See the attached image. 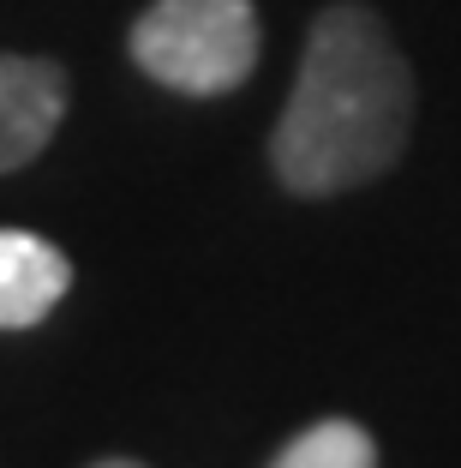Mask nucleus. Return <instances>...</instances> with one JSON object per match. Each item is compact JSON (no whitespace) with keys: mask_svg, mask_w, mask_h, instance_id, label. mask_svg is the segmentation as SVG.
<instances>
[{"mask_svg":"<svg viewBox=\"0 0 461 468\" xmlns=\"http://www.w3.org/2000/svg\"><path fill=\"white\" fill-rule=\"evenodd\" d=\"M132 60L180 97H228L258 67V13L252 0H150Z\"/></svg>","mask_w":461,"mask_h":468,"instance_id":"obj_2","label":"nucleus"},{"mask_svg":"<svg viewBox=\"0 0 461 468\" xmlns=\"http://www.w3.org/2000/svg\"><path fill=\"white\" fill-rule=\"evenodd\" d=\"M72 84L42 55H0V175L37 163L67 121Z\"/></svg>","mask_w":461,"mask_h":468,"instance_id":"obj_3","label":"nucleus"},{"mask_svg":"<svg viewBox=\"0 0 461 468\" xmlns=\"http://www.w3.org/2000/svg\"><path fill=\"white\" fill-rule=\"evenodd\" d=\"M270 468H378V444L353 420H318L306 427Z\"/></svg>","mask_w":461,"mask_h":468,"instance_id":"obj_5","label":"nucleus"},{"mask_svg":"<svg viewBox=\"0 0 461 468\" xmlns=\"http://www.w3.org/2000/svg\"><path fill=\"white\" fill-rule=\"evenodd\" d=\"M72 289V264L30 229H0V331H30Z\"/></svg>","mask_w":461,"mask_h":468,"instance_id":"obj_4","label":"nucleus"},{"mask_svg":"<svg viewBox=\"0 0 461 468\" xmlns=\"http://www.w3.org/2000/svg\"><path fill=\"white\" fill-rule=\"evenodd\" d=\"M96 468H144V463H132V456H109V463H96Z\"/></svg>","mask_w":461,"mask_h":468,"instance_id":"obj_6","label":"nucleus"},{"mask_svg":"<svg viewBox=\"0 0 461 468\" xmlns=\"http://www.w3.org/2000/svg\"><path fill=\"white\" fill-rule=\"evenodd\" d=\"M414 126V79L366 6H330L306 37L288 109L276 121V175L288 193L324 198L383 175Z\"/></svg>","mask_w":461,"mask_h":468,"instance_id":"obj_1","label":"nucleus"}]
</instances>
